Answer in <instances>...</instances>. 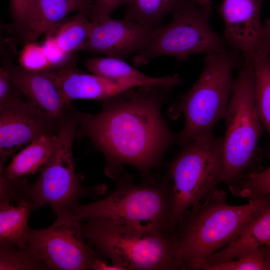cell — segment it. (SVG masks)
I'll return each instance as SVG.
<instances>
[{
	"instance_id": "cell-34",
	"label": "cell",
	"mask_w": 270,
	"mask_h": 270,
	"mask_svg": "<svg viewBox=\"0 0 270 270\" xmlns=\"http://www.w3.org/2000/svg\"><path fill=\"white\" fill-rule=\"evenodd\" d=\"M268 55L270 56V54H268Z\"/></svg>"
},
{
	"instance_id": "cell-11",
	"label": "cell",
	"mask_w": 270,
	"mask_h": 270,
	"mask_svg": "<svg viewBox=\"0 0 270 270\" xmlns=\"http://www.w3.org/2000/svg\"><path fill=\"white\" fill-rule=\"evenodd\" d=\"M62 118L49 116L22 98L0 110V172L8 158L22 146L44 136L58 134Z\"/></svg>"
},
{
	"instance_id": "cell-13",
	"label": "cell",
	"mask_w": 270,
	"mask_h": 270,
	"mask_svg": "<svg viewBox=\"0 0 270 270\" xmlns=\"http://www.w3.org/2000/svg\"><path fill=\"white\" fill-rule=\"evenodd\" d=\"M92 23L84 50L122 60L139 52L155 29L126 18L110 17Z\"/></svg>"
},
{
	"instance_id": "cell-10",
	"label": "cell",
	"mask_w": 270,
	"mask_h": 270,
	"mask_svg": "<svg viewBox=\"0 0 270 270\" xmlns=\"http://www.w3.org/2000/svg\"><path fill=\"white\" fill-rule=\"evenodd\" d=\"M56 214L50 226L30 228L28 248L48 270H92L94 262L102 257L84 242L80 220L69 210Z\"/></svg>"
},
{
	"instance_id": "cell-2",
	"label": "cell",
	"mask_w": 270,
	"mask_h": 270,
	"mask_svg": "<svg viewBox=\"0 0 270 270\" xmlns=\"http://www.w3.org/2000/svg\"><path fill=\"white\" fill-rule=\"evenodd\" d=\"M205 200L188 210L174 234V266L194 270L212 254L235 240L270 200L269 196L240 206L226 201V193L214 189Z\"/></svg>"
},
{
	"instance_id": "cell-21",
	"label": "cell",
	"mask_w": 270,
	"mask_h": 270,
	"mask_svg": "<svg viewBox=\"0 0 270 270\" xmlns=\"http://www.w3.org/2000/svg\"><path fill=\"white\" fill-rule=\"evenodd\" d=\"M92 25L87 12L80 10L76 14L63 19L45 34L52 36L61 48L72 55L77 50H84Z\"/></svg>"
},
{
	"instance_id": "cell-8",
	"label": "cell",
	"mask_w": 270,
	"mask_h": 270,
	"mask_svg": "<svg viewBox=\"0 0 270 270\" xmlns=\"http://www.w3.org/2000/svg\"><path fill=\"white\" fill-rule=\"evenodd\" d=\"M223 139L212 133L202 136L182 148L168 162L167 174L172 186L170 230L184 214L200 204L219 184L222 160Z\"/></svg>"
},
{
	"instance_id": "cell-5",
	"label": "cell",
	"mask_w": 270,
	"mask_h": 270,
	"mask_svg": "<svg viewBox=\"0 0 270 270\" xmlns=\"http://www.w3.org/2000/svg\"><path fill=\"white\" fill-rule=\"evenodd\" d=\"M242 62L241 54L232 49L205 55L200 77L168 110L171 119L177 118L182 114L184 116V128L176 138L181 148L212 133L215 124L225 119L232 89V72Z\"/></svg>"
},
{
	"instance_id": "cell-18",
	"label": "cell",
	"mask_w": 270,
	"mask_h": 270,
	"mask_svg": "<svg viewBox=\"0 0 270 270\" xmlns=\"http://www.w3.org/2000/svg\"><path fill=\"white\" fill-rule=\"evenodd\" d=\"M270 244V200L232 242L204 262H222L236 259L258 247Z\"/></svg>"
},
{
	"instance_id": "cell-24",
	"label": "cell",
	"mask_w": 270,
	"mask_h": 270,
	"mask_svg": "<svg viewBox=\"0 0 270 270\" xmlns=\"http://www.w3.org/2000/svg\"><path fill=\"white\" fill-rule=\"evenodd\" d=\"M0 270L48 269L28 248L22 250L12 246L0 244Z\"/></svg>"
},
{
	"instance_id": "cell-28",
	"label": "cell",
	"mask_w": 270,
	"mask_h": 270,
	"mask_svg": "<svg viewBox=\"0 0 270 270\" xmlns=\"http://www.w3.org/2000/svg\"><path fill=\"white\" fill-rule=\"evenodd\" d=\"M131 0H88L86 12L92 22L110 17L118 7L128 5Z\"/></svg>"
},
{
	"instance_id": "cell-3",
	"label": "cell",
	"mask_w": 270,
	"mask_h": 270,
	"mask_svg": "<svg viewBox=\"0 0 270 270\" xmlns=\"http://www.w3.org/2000/svg\"><path fill=\"white\" fill-rule=\"evenodd\" d=\"M140 183L126 172L106 196L93 202L79 204L72 211L80 220L100 218L138 228L172 234L170 217L172 186L168 174H152Z\"/></svg>"
},
{
	"instance_id": "cell-15",
	"label": "cell",
	"mask_w": 270,
	"mask_h": 270,
	"mask_svg": "<svg viewBox=\"0 0 270 270\" xmlns=\"http://www.w3.org/2000/svg\"><path fill=\"white\" fill-rule=\"evenodd\" d=\"M44 72L55 83L66 106L76 99L104 101L133 86L146 85L134 80L112 79L84 72L71 63Z\"/></svg>"
},
{
	"instance_id": "cell-7",
	"label": "cell",
	"mask_w": 270,
	"mask_h": 270,
	"mask_svg": "<svg viewBox=\"0 0 270 270\" xmlns=\"http://www.w3.org/2000/svg\"><path fill=\"white\" fill-rule=\"evenodd\" d=\"M84 114L72 106L65 108L53 152L36 182L32 185L29 183L27 186L35 210L48 204L53 214L72 210L80 204L82 197L96 198L105 194L106 185L84 186L83 176L75 170L73 142Z\"/></svg>"
},
{
	"instance_id": "cell-23",
	"label": "cell",
	"mask_w": 270,
	"mask_h": 270,
	"mask_svg": "<svg viewBox=\"0 0 270 270\" xmlns=\"http://www.w3.org/2000/svg\"><path fill=\"white\" fill-rule=\"evenodd\" d=\"M251 62L254 74L255 98L257 111L266 130L269 142L266 155L270 156V56L258 54Z\"/></svg>"
},
{
	"instance_id": "cell-16",
	"label": "cell",
	"mask_w": 270,
	"mask_h": 270,
	"mask_svg": "<svg viewBox=\"0 0 270 270\" xmlns=\"http://www.w3.org/2000/svg\"><path fill=\"white\" fill-rule=\"evenodd\" d=\"M9 78L26 100L49 116L61 118L66 106L52 80L44 72H32L4 59L2 64Z\"/></svg>"
},
{
	"instance_id": "cell-33",
	"label": "cell",
	"mask_w": 270,
	"mask_h": 270,
	"mask_svg": "<svg viewBox=\"0 0 270 270\" xmlns=\"http://www.w3.org/2000/svg\"><path fill=\"white\" fill-rule=\"evenodd\" d=\"M266 246V270H270V244Z\"/></svg>"
},
{
	"instance_id": "cell-14",
	"label": "cell",
	"mask_w": 270,
	"mask_h": 270,
	"mask_svg": "<svg viewBox=\"0 0 270 270\" xmlns=\"http://www.w3.org/2000/svg\"><path fill=\"white\" fill-rule=\"evenodd\" d=\"M28 178L10 180L0 176V244L28 248V217L34 210L27 193Z\"/></svg>"
},
{
	"instance_id": "cell-9",
	"label": "cell",
	"mask_w": 270,
	"mask_h": 270,
	"mask_svg": "<svg viewBox=\"0 0 270 270\" xmlns=\"http://www.w3.org/2000/svg\"><path fill=\"white\" fill-rule=\"evenodd\" d=\"M212 9L202 7L194 0L173 12L172 20L155 28L146 44L132 57L138 66L146 64L160 56H170L178 61L190 56L224 52L230 48L224 38L210 27Z\"/></svg>"
},
{
	"instance_id": "cell-22",
	"label": "cell",
	"mask_w": 270,
	"mask_h": 270,
	"mask_svg": "<svg viewBox=\"0 0 270 270\" xmlns=\"http://www.w3.org/2000/svg\"><path fill=\"white\" fill-rule=\"evenodd\" d=\"M190 0H131L124 15L146 26L156 28L164 18L183 6Z\"/></svg>"
},
{
	"instance_id": "cell-1",
	"label": "cell",
	"mask_w": 270,
	"mask_h": 270,
	"mask_svg": "<svg viewBox=\"0 0 270 270\" xmlns=\"http://www.w3.org/2000/svg\"><path fill=\"white\" fill-rule=\"evenodd\" d=\"M172 86H133L104 100L97 114H85L76 138H88L106 160L104 172L116 180L124 165L136 168L142 178L152 174L176 142L162 114Z\"/></svg>"
},
{
	"instance_id": "cell-17",
	"label": "cell",
	"mask_w": 270,
	"mask_h": 270,
	"mask_svg": "<svg viewBox=\"0 0 270 270\" xmlns=\"http://www.w3.org/2000/svg\"><path fill=\"white\" fill-rule=\"evenodd\" d=\"M88 0H34L20 31L26 43L36 42L70 13L86 12Z\"/></svg>"
},
{
	"instance_id": "cell-20",
	"label": "cell",
	"mask_w": 270,
	"mask_h": 270,
	"mask_svg": "<svg viewBox=\"0 0 270 270\" xmlns=\"http://www.w3.org/2000/svg\"><path fill=\"white\" fill-rule=\"evenodd\" d=\"M87 68L92 73L107 78L131 80L144 84L179 86L182 81L177 74L162 77L148 76L132 67L124 60L112 56L97 57L86 61Z\"/></svg>"
},
{
	"instance_id": "cell-30",
	"label": "cell",
	"mask_w": 270,
	"mask_h": 270,
	"mask_svg": "<svg viewBox=\"0 0 270 270\" xmlns=\"http://www.w3.org/2000/svg\"><path fill=\"white\" fill-rule=\"evenodd\" d=\"M34 0H10V9L15 27L19 30L24 25Z\"/></svg>"
},
{
	"instance_id": "cell-25",
	"label": "cell",
	"mask_w": 270,
	"mask_h": 270,
	"mask_svg": "<svg viewBox=\"0 0 270 270\" xmlns=\"http://www.w3.org/2000/svg\"><path fill=\"white\" fill-rule=\"evenodd\" d=\"M266 246H264L233 260L216 264L200 262L194 270H266Z\"/></svg>"
},
{
	"instance_id": "cell-26",
	"label": "cell",
	"mask_w": 270,
	"mask_h": 270,
	"mask_svg": "<svg viewBox=\"0 0 270 270\" xmlns=\"http://www.w3.org/2000/svg\"><path fill=\"white\" fill-rule=\"evenodd\" d=\"M230 190L234 195L248 200L270 197V166L264 170L246 174L236 186Z\"/></svg>"
},
{
	"instance_id": "cell-12",
	"label": "cell",
	"mask_w": 270,
	"mask_h": 270,
	"mask_svg": "<svg viewBox=\"0 0 270 270\" xmlns=\"http://www.w3.org/2000/svg\"><path fill=\"white\" fill-rule=\"evenodd\" d=\"M266 0H222L218 7L224 28V38L242 59L251 60L262 49L260 11Z\"/></svg>"
},
{
	"instance_id": "cell-32",
	"label": "cell",
	"mask_w": 270,
	"mask_h": 270,
	"mask_svg": "<svg viewBox=\"0 0 270 270\" xmlns=\"http://www.w3.org/2000/svg\"><path fill=\"white\" fill-rule=\"evenodd\" d=\"M198 4L202 7L212 9V2L211 0H194Z\"/></svg>"
},
{
	"instance_id": "cell-19",
	"label": "cell",
	"mask_w": 270,
	"mask_h": 270,
	"mask_svg": "<svg viewBox=\"0 0 270 270\" xmlns=\"http://www.w3.org/2000/svg\"><path fill=\"white\" fill-rule=\"evenodd\" d=\"M57 136H44L30 142L12 158L0 176L13 180L40 171L53 152Z\"/></svg>"
},
{
	"instance_id": "cell-4",
	"label": "cell",
	"mask_w": 270,
	"mask_h": 270,
	"mask_svg": "<svg viewBox=\"0 0 270 270\" xmlns=\"http://www.w3.org/2000/svg\"><path fill=\"white\" fill-rule=\"evenodd\" d=\"M223 139L222 167L219 183L231 189L244 176L260 170L258 142L264 126L256 103L254 74L251 60H242L233 79Z\"/></svg>"
},
{
	"instance_id": "cell-27",
	"label": "cell",
	"mask_w": 270,
	"mask_h": 270,
	"mask_svg": "<svg viewBox=\"0 0 270 270\" xmlns=\"http://www.w3.org/2000/svg\"><path fill=\"white\" fill-rule=\"evenodd\" d=\"M20 66L32 72H44L51 68L42 44L36 42L26 43L18 58Z\"/></svg>"
},
{
	"instance_id": "cell-29",
	"label": "cell",
	"mask_w": 270,
	"mask_h": 270,
	"mask_svg": "<svg viewBox=\"0 0 270 270\" xmlns=\"http://www.w3.org/2000/svg\"><path fill=\"white\" fill-rule=\"evenodd\" d=\"M46 38L42 44L45 55L51 66V68H56L70 63L71 54L62 50L54 38L45 34Z\"/></svg>"
},
{
	"instance_id": "cell-31",
	"label": "cell",
	"mask_w": 270,
	"mask_h": 270,
	"mask_svg": "<svg viewBox=\"0 0 270 270\" xmlns=\"http://www.w3.org/2000/svg\"><path fill=\"white\" fill-rule=\"evenodd\" d=\"M262 54H270V18H266L263 24Z\"/></svg>"
},
{
	"instance_id": "cell-6",
	"label": "cell",
	"mask_w": 270,
	"mask_h": 270,
	"mask_svg": "<svg viewBox=\"0 0 270 270\" xmlns=\"http://www.w3.org/2000/svg\"><path fill=\"white\" fill-rule=\"evenodd\" d=\"M82 224L84 238L118 270H176L175 236L96 218Z\"/></svg>"
}]
</instances>
